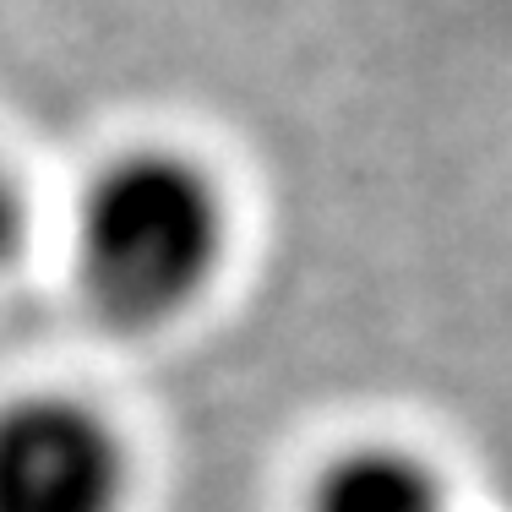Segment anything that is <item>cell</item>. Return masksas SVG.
Returning <instances> with one entry per match:
<instances>
[{"instance_id":"6da1fadb","label":"cell","mask_w":512,"mask_h":512,"mask_svg":"<svg viewBox=\"0 0 512 512\" xmlns=\"http://www.w3.org/2000/svg\"><path fill=\"white\" fill-rule=\"evenodd\" d=\"M71 262L99 316L115 327H158L213 284L224 262V197L197 158L131 148L82 191Z\"/></svg>"},{"instance_id":"7a4b0ae2","label":"cell","mask_w":512,"mask_h":512,"mask_svg":"<svg viewBox=\"0 0 512 512\" xmlns=\"http://www.w3.org/2000/svg\"><path fill=\"white\" fill-rule=\"evenodd\" d=\"M126 453L93 409L22 398L0 409V512H120Z\"/></svg>"},{"instance_id":"3957f363","label":"cell","mask_w":512,"mask_h":512,"mask_svg":"<svg viewBox=\"0 0 512 512\" xmlns=\"http://www.w3.org/2000/svg\"><path fill=\"white\" fill-rule=\"evenodd\" d=\"M306 512H453V496L404 447H349L316 474Z\"/></svg>"},{"instance_id":"277c9868","label":"cell","mask_w":512,"mask_h":512,"mask_svg":"<svg viewBox=\"0 0 512 512\" xmlns=\"http://www.w3.org/2000/svg\"><path fill=\"white\" fill-rule=\"evenodd\" d=\"M17 235H22V197L11 186V175L0 169V262L17 251Z\"/></svg>"}]
</instances>
